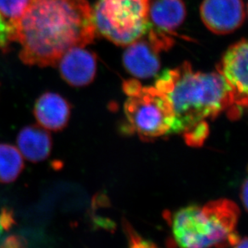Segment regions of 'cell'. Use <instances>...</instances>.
Here are the masks:
<instances>
[{
  "label": "cell",
  "mask_w": 248,
  "mask_h": 248,
  "mask_svg": "<svg viewBox=\"0 0 248 248\" xmlns=\"http://www.w3.org/2000/svg\"><path fill=\"white\" fill-rule=\"evenodd\" d=\"M96 31L88 0H29L12 40L24 64L55 66L67 51L93 43Z\"/></svg>",
  "instance_id": "1"
},
{
  "label": "cell",
  "mask_w": 248,
  "mask_h": 248,
  "mask_svg": "<svg viewBox=\"0 0 248 248\" xmlns=\"http://www.w3.org/2000/svg\"><path fill=\"white\" fill-rule=\"evenodd\" d=\"M155 87L170 98L174 122L170 133H184L193 126L214 120L229 109H234L232 91L219 73L193 71L188 62L164 72Z\"/></svg>",
  "instance_id": "2"
},
{
  "label": "cell",
  "mask_w": 248,
  "mask_h": 248,
  "mask_svg": "<svg viewBox=\"0 0 248 248\" xmlns=\"http://www.w3.org/2000/svg\"><path fill=\"white\" fill-rule=\"evenodd\" d=\"M240 210L227 198L205 205L191 204L176 210L170 217L172 236L179 248H228L238 243Z\"/></svg>",
  "instance_id": "3"
},
{
  "label": "cell",
  "mask_w": 248,
  "mask_h": 248,
  "mask_svg": "<svg viewBox=\"0 0 248 248\" xmlns=\"http://www.w3.org/2000/svg\"><path fill=\"white\" fill-rule=\"evenodd\" d=\"M127 99L124 103L129 133L137 134L142 140H153L170 134L174 111L170 98L155 86H143L136 79L124 81Z\"/></svg>",
  "instance_id": "4"
},
{
  "label": "cell",
  "mask_w": 248,
  "mask_h": 248,
  "mask_svg": "<svg viewBox=\"0 0 248 248\" xmlns=\"http://www.w3.org/2000/svg\"><path fill=\"white\" fill-rule=\"evenodd\" d=\"M150 5V0H99L93 10L96 31L116 46H129L149 29Z\"/></svg>",
  "instance_id": "5"
},
{
  "label": "cell",
  "mask_w": 248,
  "mask_h": 248,
  "mask_svg": "<svg viewBox=\"0 0 248 248\" xmlns=\"http://www.w3.org/2000/svg\"><path fill=\"white\" fill-rule=\"evenodd\" d=\"M232 91L234 109L248 107V41H242L231 46L222 56L217 66Z\"/></svg>",
  "instance_id": "6"
},
{
  "label": "cell",
  "mask_w": 248,
  "mask_h": 248,
  "mask_svg": "<svg viewBox=\"0 0 248 248\" xmlns=\"http://www.w3.org/2000/svg\"><path fill=\"white\" fill-rule=\"evenodd\" d=\"M203 24L217 35L232 33L245 19L243 0H203L200 7Z\"/></svg>",
  "instance_id": "7"
},
{
  "label": "cell",
  "mask_w": 248,
  "mask_h": 248,
  "mask_svg": "<svg viewBox=\"0 0 248 248\" xmlns=\"http://www.w3.org/2000/svg\"><path fill=\"white\" fill-rule=\"evenodd\" d=\"M58 64L62 78L74 87L88 86L95 78L97 57L84 47L67 51Z\"/></svg>",
  "instance_id": "8"
},
{
  "label": "cell",
  "mask_w": 248,
  "mask_h": 248,
  "mask_svg": "<svg viewBox=\"0 0 248 248\" xmlns=\"http://www.w3.org/2000/svg\"><path fill=\"white\" fill-rule=\"evenodd\" d=\"M159 52L148 39H139L130 44L123 56L124 68L136 78L148 79L160 69Z\"/></svg>",
  "instance_id": "9"
},
{
  "label": "cell",
  "mask_w": 248,
  "mask_h": 248,
  "mask_svg": "<svg viewBox=\"0 0 248 248\" xmlns=\"http://www.w3.org/2000/svg\"><path fill=\"white\" fill-rule=\"evenodd\" d=\"M33 113L36 121L43 128L59 131L69 123L71 106L60 94L46 92L36 100Z\"/></svg>",
  "instance_id": "10"
},
{
  "label": "cell",
  "mask_w": 248,
  "mask_h": 248,
  "mask_svg": "<svg viewBox=\"0 0 248 248\" xmlns=\"http://www.w3.org/2000/svg\"><path fill=\"white\" fill-rule=\"evenodd\" d=\"M18 149L30 162H41L50 155L53 140L46 129L36 125L25 126L17 137Z\"/></svg>",
  "instance_id": "11"
},
{
  "label": "cell",
  "mask_w": 248,
  "mask_h": 248,
  "mask_svg": "<svg viewBox=\"0 0 248 248\" xmlns=\"http://www.w3.org/2000/svg\"><path fill=\"white\" fill-rule=\"evenodd\" d=\"M186 8L181 0H155L150 5L149 20L153 29L162 33H173L185 21Z\"/></svg>",
  "instance_id": "12"
},
{
  "label": "cell",
  "mask_w": 248,
  "mask_h": 248,
  "mask_svg": "<svg viewBox=\"0 0 248 248\" xmlns=\"http://www.w3.org/2000/svg\"><path fill=\"white\" fill-rule=\"evenodd\" d=\"M24 170V159L18 148L0 143V182L12 183Z\"/></svg>",
  "instance_id": "13"
},
{
  "label": "cell",
  "mask_w": 248,
  "mask_h": 248,
  "mask_svg": "<svg viewBox=\"0 0 248 248\" xmlns=\"http://www.w3.org/2000/svg\"><path fill=\"white\" fill-rule=\"evenodd\" d=\"M29 3V0H0V14L9 24L11 31L21 18Z\"/></svg>",
  "instance_id": "14"
},
{
  "label": "cell",
  "mask_w": 248,
  "mask_h": 248,
  "mask_svg": "<svg viewBox=\"0 0 248 248\" xmlns=\"http://www.w3.org/2000/svg\"><path fill=\"white\" fill-rule=\"evenodd\" d=\"M183 134L186 143L190 147L199 148L202 146L209 135V125L207 122L201 123L192 128L188 129Z\"/></svg>",
  "instance_id": "15"
},
{
  "label": "cell",
  "mask_w": 248,
  "mask_h": 248,
  "mask_svg": "<svg viewBox=\"0 0 248 248\" xmlns=\"http://www.w3.org/2000/svg\"><path fill=\"white\" fill-rule=\"evenodd\" d=\"M123 227L128 241V248H160L153 242L140 236L126 219L123 221Z\"/></svg>",
  "instance_id": "16"
},
{
  "label": "cell",
  "mask_w": 248,
  "mask_h": 248,
  "mask_svg": "<svg viewBox=\"0 0 248 248\" xmlns=\"http://www.w3.org/2000/svg\"><path fill=\"white\" fill-rule=\"evenodd\" d=\"M11 43V29L7 22L0 14V49L4 50Z\"/></svg>",
  "instance_id": "17"
},
{
  "label": "cell",
  "mask_w": 248,
  "mask_h": 248,
  "mask_svg": "<svg viewBox=\"0 0 248 248\" xmlns=\"http://www.w3.org/2000/svg\"><path fill=\"white\" fill-rule=\"evenodd\" d=\"M0 248H28V244L24 237L12 234L1 243Z\"/></svg>",
  "instance_id": "18"
},
{
  "label": "cell",
  "mask_w": 248,
  "mask_h": 248,
  "mask_svg": "<svg viewBox=\"0 0 248 248\" xmlns=\"http://www.w3.org/2000/svg\"><path fill=\"white\" fill-rule=\"evenodd\" d=\"M14 214L12 210L3 208L0 214V227L4 231H9L14 226Z\"/></svg>",
  "instance_id": "19"
},
{
  "label": "cell",
  "mask_w": 248,
  "mask_h": 248,
  "mask_svg": "<svg viewBox=\"0 0 248 248\" xmlns=\"http://www.w3.org/2000/svg\"><path fill=\"white\" fill-rule=\"evenodd\" d=\"M239 196H240L242 204L248 213V170H247L246 177L244 178V182L241 185Z\"/></svg>",
  "instance_id": "20"
},
{
  "label": "cell",
  "mask_w": 248,
  "mask_h": 248,
  "mask_svg": "<svg viewBox=\"0 0 248 248\" xmlns=\"http://www.w3.org/2000/svg\"><path fill=\"white\" fill-rule=\"evenodd\" d=\"M233 248H248V237H244V238H240L239 241L234 246L232 247Z\"/></svg>",
  "instance_id": "21"
},
{
  "label": "cell",
  "mask_w": 248,
  "mask_h": 248,
  "mask_svg": "<svg viewBox=\"0 0 248 248\" xmlns=\"http://www.w3.org/2000/svg\"><path fill=\"white\" fill-rule=\"evenodd\" d=\"M1 230H2V228H1V227H0V232H1Z\"/></svg>",
  "instance_id": "22"
},
{
  "label": "cell",
  "mask_w": 248,
  "mask_h": 248,
  "mask_svg": "<svg viewBox=\"0 0 248 248\" xmlns=\"http://www.w3.org/2000/svg\"></svg>",
  "instance_id": "23"
}]
</instances>
